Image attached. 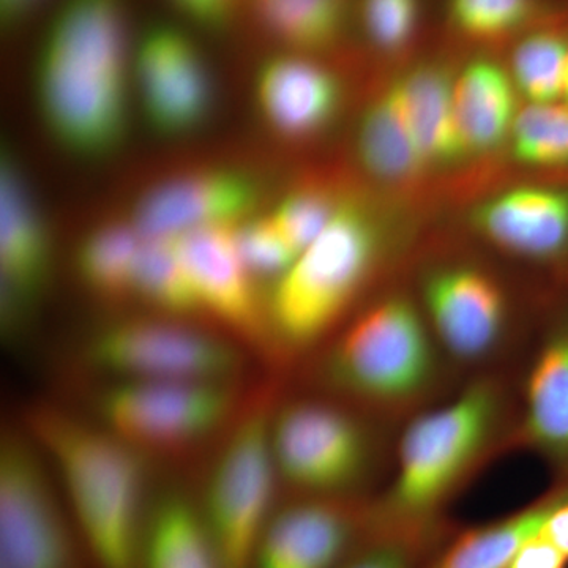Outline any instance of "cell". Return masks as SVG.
<instances>
[{
	"label": "cell",
	"instance_id": "12",
	"mask_svg": "<svg viewBox=\"0 0 568 568\" xmlns=\"http://www.w3.org/2000/svg\"><path fill=\"white\" fill-rule=\"evenodd\" d=\"M517 394L514 450L536 455L552 485L568 487V304L536 324L517 366Z\"/></svg>",
	"mask_w": 568,
	"mask_h": 568
},
{
	"label": "cell",
	"instance_id": "17",
	"mask_svg": "<svg viewBox=\"0 0 568 568\" xmlns=\"http://www.w3.org/2000/svg\"><path fill=\"white\" fill-rule=\"evenodd\" d=\"M372 500L294 497L265 525L252 568L342 567L368 536Z\"/></svg>",
	"mask_w": 568,
	"mask_h": 568
},
{
	"label": "cell",
	"instance_id": "39",
	"mask_svg": "<svg viewBox=\"0 0 568 568\" xmlns=\"http://www.w3.org/2000/svg\"><path fill=\"white\" fill-rule=\"evenodd\" d=\"M562 102L568 103V52H567V61H566V73H564Z\"/></svg>",
	"mask_w": 568,
	"mask_h": 568
},
{
	"label": "cell",
	"instance_id": "28",
	"mask_svg": "<svg viewBox=\"0 0 568 568\" xmlns=\"http://www.w3.org/2000/svg\"><path fill=\"white\" fill-rule=\"evenodd\" d=\"M455 530L450 519L426 528L369 526L368 536L339 568H426Z\"/></svg>",
	"mask_w": 568,
	"mask_h": 568
},
{
	"label": "cell",
	"instance_id": "1",
	"mask_svg": "<svg viewBox=\"0 0 568 568\" xmlns=\"http://www.w3.org/2000/svg\"><path fill=\"white\" fill-rule=\"evenodd\" d=\"M517 368L467 377L448 398L399 429L387 484L369 504V525L425 528L500 454L514 450Z\"/></svg>",
	"mask_w": 568,
	"mask_h": 568
},
{
	"label": "cell",
	"instance_id": "7",
	"mask_svg": "<svg viewBox=\"0 0 568 568\" xmlns=\"http://www.w3.org/2000/svg\"><path fill=\"white\" fill-rule=\"evenodd\" d=\"M410 287L463 379L517 368L536 327L521 325L503 275L470 257H439L418 268Z\"/></svg>",
	"mask_w": 568,
	"mask_h": 568
},
{
	"label": "cell",
	"instance_id": "11",
	"mask_svg": "<svg viewBox=\"0 0 568 568\" xmlns=\"http://www.w3.org/2000/svg\"><path fill=\"white\" fill-rule=\"evenodd\" d=\"M239 410L234 383L115 381L95 398L100 424L144 455L196 446Z\"/></svg>",
	"mask_w": 568,
	"mask_h": 568
},
{
	"label": "cell",
	"instance_id": "34",
	"mask_svg": "<svg viewBox=\"0 0 568 568\" xmlns=\"http://www.w3.org/2000/svg\"><path fill=\"white\" fill-rule=\"evenodd\" d=\"M420 0H362V26L373 47L399 52L409 47L420 24Z\"/></svg>",
	"mask_w": 568,
	"mask_h": 568
},
{
	"label": "cell",
	"instance_id": "31",
	"mask_svg": "<svg viewBox=\"0 0 568 568\" xmlns=\"http://www.w3.org/2000/svg\"><path fill=\"white\" fill-rule=\"evenodd\" d=\"M342 197L323 185H298L268 212L280 233L301 254L323 233Z\"/></svg>",
	"mask_w": 568,
	"mask_h": 568
},
{
	"label": "cell",
	"instance_id": "40",
	"mask_svg": "<svg viewBox=\"0 0 568 568\" xmlns=\"http://www.w3.org/2000/svg\"><path fill=\"white\" fill-rule=\"evenodd\" d=\"M246 0H235V3H237V7L241 6V3H245Z\"/></svg>",
	"mask_w": 568,
	"mask_h": 568
},
{
	"label": "cell",
	"instance_id": "24",
	"mask_svg": "<svg viewBox=\"0 0 568 568\" xmlns=\"http://www.w3.org/2000/svg\"><path fill=\"white\" fill-rule=\"evenodd\" d=\"M140 568H224L200 507L171 495L149 508Z\"/></svg>",
	"mask_w": 568,
	"mask_h": 568
},
{
	"label": "cell",
	"instance_id": "9",
	"mask_svg": "<svg viewBox=\"0 0 568 568\" xmlns=\"http://www.w3.org/2000/svg\"><path fill=\"white\" fill-rule=\"evenodd\" d=\"M84 358L115 381L234 383L244 355L220 336L181 317H125L89 336Z\"/></svg>",
	"mask_w": 568,
	"mask_h": 568
},
{
	"label": "cell",
	"instance_id": "15",
	"mask_svg": "<svg viewBox=\"0 0 568 568\" xmlns=\"http://www.w3.org/2000/svg\"><path fill=\"white\" fill-rule=\"evenodd\" d=\"M467 226L497 253L544 271L568 265V189L521 183L488 194L467 213Z\"/></svg>",
	"mask_w": 568,
	"mask_h": 568
},
{
	"label": "cell",
	"instance_id": "4",
	"mask_svg": "<svg viewBox=\"0 0 568 568\" xmlns=\"http://www.w3.org/2000/svg\"><path fill=\"white\" fill-rule=\"evenodd\" d=\"M22 428L54 467L81 544L99 568H140L145 455L100 422L32 405Z\"/></svg>",
	"mask_w": 568,
	"mask_h": 568
},
{
	"label": "cell",
	"instance_id": "25",
	"mask_svg": "<svg viewBox=\"0 0 568 568\" xmlns=\"http://www.w3.org/2000/svg\"><path fill=\"white\" fill-rule=\"evenodd\" d=\"M144 237L132 220H112L84 235L74 253L82 286L104 301L133 297L134 272Z\"/></svg>",
	"mask_w": 568,
	"mask_h": 568
},
{
	"label": "cell",
	"instance_id": "35",
	"mask_svg": "<svg viewBox=\"0 0 568 568\" xmlns=\"http://www.w3.org/2000/svg\"><path fill=\"white\" fill-rule=\"evenodd\" d=\"M185 20L205 31H223L237 9L235 0H170Z\"/></svg>",
	"mask_w": 568,
	"mask_h": 568
},
{
	"label": "cell",
	"instance_id": "3",
	"mask_svg": "<svg viewBox=\"0 0 568 568\" xmlns=\"http://www.w3.org/2000/svg\"><path fill=\"white\" fill-rule=\"evenodd\" d=\"M133 51L125 0H62L41 41L36 97L65 151L102 159L121 148Z\"/></svg>",
	"mask_w": 568,
	"mask_h": 568
},
{
	"label": "cell",
	"instance_id": "38",
	"mask_svg": "<svg viewBox=\"0 0 568 568\" xmlns=\"http://www.w3.org/2000/svg\"><path fill=\"white\" fill-rule=\"evenodd\" d=\"M44 0H0V20L7 29L21 24Z\"/></svg>",
	"mask_w": 568,
	"mask_h": 568
},
{
	"label": "cell",
	"instance_id": "8",
	"mask_svg": "<svg viewBox=\"0 0 568 568\" xmlns=\"http://www.w3.org/2000/svg\"><path fill=\"white\" fill-rule=\"evenodd\" d=\"M276 387L239 410L205 484L200 511L224 568H252L254 549L275 511L280 478L272 447Z\"/></svg>",
	"mask_w": 568,
	"mask_h": 568
},
{
	"label": "cell",
	"instance_id": "37",
	"mask_svg": "<svg viewBox=\"0 0 568 568\" xmlns=\"http://www.w3.org/2000/svg\"><path fill=\"white\" fill-rule=\"evenodd\" d=\"M541 534L547 536L568 558V493L549 515Z\"/></svg>",
	"mask_w": 568,
	"mask_h": 568
},
{
	"label": "cell",
	"instance_id": "10",
	"mask_svg": "<svg viewBox=\"0 0 568 568\" xmlns=\"http://www.w3.org/2000/svg\"><path fill=\"white\" fill-rule=\"evenodd\" d=\"M47 465L24 428L3 432L0 568H80L81 537Z\"/></svg>",
	"mask_w": 568,
	"mask_h": 568
},
{
	"label": "cell",
	"instance_id": "16",
	"mask_svg": "<svg viewBox=\"0 0 568 568\" xmlns=\"http://www.w3.org/2000/svg\"><path fill=\"white\" fill-rule=\"evenodd\" d=\"M260 183L235 168H200L156 182L138 197L132 222L145 239H179L234 226L256 213Z\"/></svg>",
	"mask_w": 568,
	"mask_h": 568
},
{
	"label": "cell",
	"instance_id": "13",
	"mask_svg": "<svg viewBox=\"0 0 568 568\" xmlns=\"http://www.w3.org/2000/svg\"><path fill=\"white\" fill-rule=\"evenodd\" d=\"M133 80L149 125L162 136H185L209 121L212 74L196 41L178 26L145 29L133 51Z\"/></svg>",
	"mask_w": 568,
	"mask_h": 568
},
{
	"label": "cell",
	"instance_id": "32",
	"mask_svg": "<svg viewBox=\"0 0 568 568\" xmlns=\"http://www.w3.org/2000/svg\"><path fill=\"white\" fill-rule=\"evenodd\" d=\"M537 7V0H447L450 24L477 41L503 40L521 31Z\"/></svg>",
	"mask_w": 568,
	"mask_h": 568
},
{
	"label": "cell",
	"instance_id": "23",
	"mask_svg": "<svg viewBox=\"0 0 568 568\" xmlns=\"http://www.w3.org/2000/svg\"><path fill=\"white\" fill-rule=\"evenodd\" d=\"M567 493L568 487L552 485L547 495L506 517L455 530L426 568H507L519 549L544 530Z\"/></svg>",
	"mask_w": 568,
	"mask_h": 568
},
{
	"label": "cell",
	"instance_id": "36",
	"mask_svg": "<svg viewBox=\"0 0 568 568\" xmlns=\"http://www.w3.org/2000/svg\"><path fill=\"white\" fill-rule=\"evenodd\" d=\"M507 568H568V558L540 532L519 549Z\"/></svg>",
	"mask_w": 568,
	"mask_h": 568
},
{
	"label": "cell",
	"instance_id": "21",
	"mask_svg": "<svg viewBox=\"0 0 568 568\" xmlns=\"http://www.w3.org/2000/svg\"><path fill=\"white\" fill-rule=\"evenodd\" d=\"M355 152L366 173L388 185H409L432 171L407 121L395 78L362 112Z\"/></svg>",
	"mask_w": 568,
	"mask_h": 568
},
{
	"label": "cell",
	"instance_id": "18",
	"mask_svg": "<svg viewBox=\"0 0 568 568\" xmlns=\"http://www.w3.org/2000/svg\"><path fill=\"white\" fill-rule=\"evenodd\" d=\"M234 226L203 227L183 234L178 239L179 250L201 312L271 357L265 298L260 295V283L239 256Z\"/></svg>",
	"mask_w": 568,
	"mask_h": 568
},
{
	"label": "cell",
	"instance_id": "22",
	"mask_svg": "<svg viewBox=\"0 0 568 568\" xmlns=\"http://www.w3.org/2000/svg\"><path fill=\"white\" fill-rule=\"evenodd\" d=\"M454 78L437 62H422L396 74L403 108L429 170L467 159L454 104Z\"/></svg>",
	"mask_w": 568,
	"mask_h": 568
},
{
	"label": "cell",
	"instance_id": "14",
	"mask_svg": "<svg viewBox=\"0 0 568 568\" xmlns=\"http://www.w3.org/2000/svg\"><path fill=\"white\" fill-rule=\"evenodd\" d=\"M54 246L17 156L0 160V295L7 334L20 331L50 287Z\"/></svg>",
	"mask_w": 568,
	"mask_h": 568
},
{
	"label": "cell",
	"instance_id": "19",
	"mask_svg": "<svg viewBox=\"0 0 568 568\" xmlns=\"http://www.w3.org/2000/svg\"><path fill=\"white\" fill-rule=\"evenodd\" d=\"M254 100L272 133L284 141L306 142L334 125L345 88L316 55L284 51L261 63Z\"/></svg>",
	"mask_w": 568,
	"mask_h": 568
},
{
	"label": "cell",
	"instance_id": "30",
	"mask_svg": "<svg viewBox=\"0 0 568 568\" xmlns=\"http://www.w3.org/2000/svg\"><path fill=\"white\" fill-rule=\"evenodd\" d=\"M508 142L515 160L526 166L568 164V103L523 104Z\"/></svg>",
	"mask_w": 568,
	"mask_h": 568
},
{
	"label": "cell",
	"instance_id": "27",
	"mask_svg": "<svg viewBox=\"0 0 568 568\" xmlns=\"http://www.w3.org/2000/svg\"><path fill=\"white\" fill-rule=\"evenodd\" d=\"M133 297L164 316L185 317L201 312L178 239L144 237L134 272Z\"/></svg>",
	"mask_w": 568,
	"mask_h": 568
},
{
	"label": "cell",
	"instance_id": "20",
	"mask_svg": "<svg viewBox=\"0 0 568 568\" xmlns=\"http://www.w3.org/2000/svg\"><path fill=\"white\" fill-rule=\"evenodd\" d=\"M519 100L507 65L493 59H474L455 73V118L467 156L487 155L510 141Z\"/></svg>",
	"mask_w": 568,
	"mask_h": 568
},
{
	"label": "cell",
	"instance_id": "33",
	"mask_svg": "<svg viewBox=\"0 0 568 568\" xmlns=\"http://www.w3.org/2000/svg\"><path fill=\"white\" fill-rule=\"evenodd\" d=\"M234 242L246 271L257 283L265 282L268 286L286 274L298 256L268 213H253L244 222L235 224Z\"/></svg>",
	"mask_w": 568,
	"mask_h": 568
},
{
	"label": "cell",
	"instance_id": "6",
	"mask_svg": "<svg viewBox=\"0 0 568 568\" xmlns=\"http://www.w3.org/2000/svg\"><path fill=\"white\" fill-rule=\"evenodd\" d=\"M399 429L320 394L278 399L272 447L280 481L295 497L372 500L394 469Z\"/></svg>",
	"mask_w": 568,
	"mask_h": 568
},
{
	"label": "cell",
	"instance_id": "29",
	"mask_svg": "<svg viewBox=\"0 0 568 568\" xmlns=\"http://www.w3.org/2000/svg\"><path fill=\"white\" fill-rule=\"evenodd\" d=\"M568 41L555 31H536L523 37L511 51L507 69L526 103L562 100Z\"/></svg>",
	"mask_w": 568,
	"mask_h": 568
},
{
	"label": "cell",
	"instance_id": "2",
	"mask_svg": "<svg viewBox=\"0 0 568 568\" xmlns=\"http://www.w3.org/2000/svg\"><path fill=\"white\" fill-rule=\"evenodd\" d=\"M308 361L313 394L396 428L466 381L437 343L413 287L403 284L362 306Z\"/></svg>",
	"mask_w": 568,
	"mask_h": 568
},
{
	"label": "cell",
	"instance_id": "5",
	"mask_svg": "<svg viewBox=\"0 0 568 568\" xmlns=\"http://www.w3.org/2000/svg\"><path fill=\"white\" fill-rule=\"evenodd\" d=\"M388 256L379 219L342 197L323 233L265 294L271 358H308L349 321Z\"/></svg>",
	"mask_w": 568,
	"mask_h": 568
},
{
	"label": "cell",
	"instance_id": "26",
	"mask_svg": "<svg viewBox=\"0 0 568 568\" xmlns=\"http://www.w3.org/2000/svg\"><path fill=\"white\" fill-rule=\"evenodd\" d=\"M254 20L284 51L316 55L345 32V0H246Z\"/></svg>",
	"mask_w": 568,
	"mask_h": 568
}]
</instances>
